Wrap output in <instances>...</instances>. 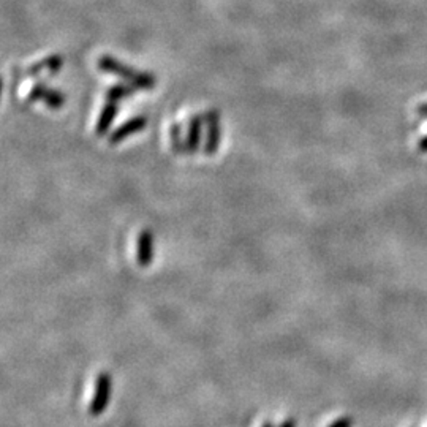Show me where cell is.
<instances>
[{"instance_id": "1", "label": "cell", "mask_w": 427, "mask_h": 427, "mask_svg": "<svg viewBox=\"0 0 427 427\" xmlns=\"http://www.w3.org/2000/svg\"><path fill=\"white\" fill-rule=\"evenodd\" d=\"M108 393H110V378H108L106 374H101L99 380H97L95 399L90 405L92 413L99 415L103 410H105V405L108 402Z\"/></svg>"}, {"instance_id": "2", "label": "cell", "mask_w": 427, "mask_h": 427, "mask_svg": "<svg viewBox=\"0 0 427 427\" xmlns=\"http://www.w3.org/2000/svg\"><path fill=\"white\" fill-rule=\"evenodd\" d=\"M419 149H421V151H423V152H427V136L423 138V140H421Z\"/></svg>"}, {"instance_id": "3", "label": "cell", "mask_w": 427, "mask_h": 427, "mask_svg": "<svg viewBox=\"0 0 427 427\" xmlns=\"http://www.w3.org/2000/svg\"><path fill=\"white\" fill-rule=\"evenodd\" d=\"M418 111H419L421 116H427V103H424L423 106H419Z\"/></svg>"}]
</instances>
